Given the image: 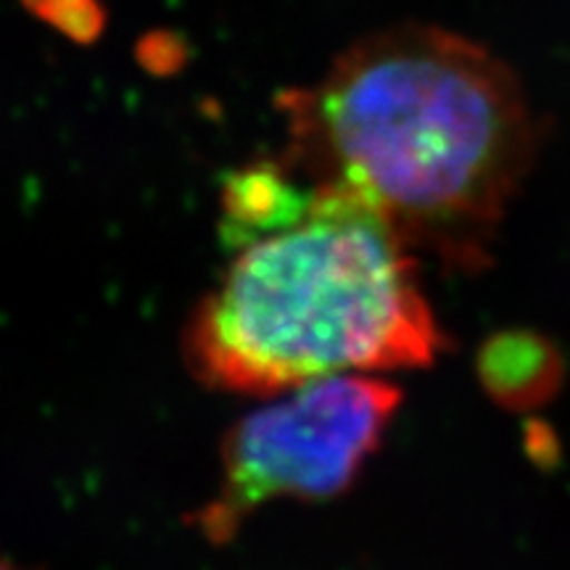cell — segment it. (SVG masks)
<instances>
[{
    "mask_svg": "<svg viewBox=\"0 0 570 570\" xmlns=\"http://www.w3.org/2000/svg\"><path fill=\"white\" fill-rule=\"evenodd\" d=\"M240 417L219 449L217 491L190 515L212 544H227L273 499L338 497L381 444L402 404L394 383L365 373L320 377Z\"/></svg>",
    "mask_w": 570,
    "mask_h": 570,
    "instance_id": "cell-3",
    "label": "cell"
},
{
    "mask_svg": "<svg viewBox=\"0 0 570 570\" xmlns=\"http://www.w3.org/2000/svg\"><path fill=\"white\" fill-rule=\"evenodd\" d=\"M35 17L77 42H92L104 32L106 13L98 0H24Z\"/></svg>",
    "mask_w": 570,
    "mask_h": 570,
    "instance_id": "cell-5",
    "label": "cell"
},
{
    "mask_svg": "<svg viewBox=\"0 0 570 570\" xmlns=\"http://www.w3.org/2000/svg\"><path fill=\"white\" fill-rule=\"evenodd\" d=\"M483 386L499 404L529 410L544 404L560 386L562 362L547 338L512 331L487 341L479 356Z\"/></svg>",
    "mask_w": 570,
    "mask_h": 570,
    "instance_id": "cell-4",
    "label": "cell"
},
{
    "mask_svg": "<svg viewBox=\"0 0 570 570\" xmlns=\"http://www.w3.org/2000/svg\"><path fill=\"white\" fill-rule=\"evenodd\" d=\"M0 570H21V568H17L11 560H6L3 554H0Z\"/></svg>",
    "mask_w": 570,
    "mask_h": 570,
    "instance_id": "cell-6",
    "label": "cell"
},
{
    "mask_svg": "<svg viewBox=\"0 0 570 570\" xmlns=\"http://www.w3.org/2000/svg\"><path fill=\"white\" fill-rule=\"evenodd\" d=\"M230 252L185 333L206 386L281 396L320 377L425 367L444 348L412 252L344 188L309 183L288 219Z\"/></svg>",
    "mask_w": 570,
    "mask_h": 570,
    "instance_id": "cell-2",
    "label": "cell"
},
{
    "mask_svg": "<svg viewBox=\"0 0 570 570\" xmlns=\"http://www.w3.org/2000/svg\"><path fill=\"white\" fill-rule=\"evenodd\" d=\"M277 109L291 173L348 190L410 252L458 269L487 267L539 142L515 71L425 24L367 35Z\"/></svg>",
    "mask_w": 570,
    "mask_h": 570,
    "instance_id": "cell-1",
    "label": "cell"
}]
</instances>
